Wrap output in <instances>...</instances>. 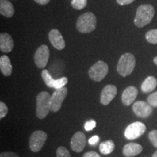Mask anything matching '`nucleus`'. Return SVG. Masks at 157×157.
<instances>
[{"mask_svg":"<svg viewBox=\"0 0 157 157\" xmlns=\"http://www.w3.org/2000/svg\"><path fill=\"white\" fill-rule=\"evenodd\" d=\"M155 15L154 7L151 5H142L137 7L134 23L138 28L146 26L151 22Z\"/></svg>","mask_w":157,"mask_h":157,"instance_id":"1","label":"nucleus"},{"mask_svg":"<svg viewBox=\"0 0 157 157\" xmlns=\"http://www.w3.org/2000/svg\"><path fill=\"white\" fill-rule=\"evenodd\" d=\"M135 63L136 60L135 56L132 53L127 52L123 54L118 61L117 72L119 75L123 77H126L132 73L135 67Z\"/></svg>","mask_w":157,"mask_h":157,"instance_id":"2","label":"nucleus"},{"mask_svg":"<svg viewBox=\"0 0 157 157\" xmlns=\"http://www.w3.org/2000/svg\"><path fill=\"white\" fill-rule=\"evenodd\" d=\"M97 19L93 13H85L78 17L76 21V29L82 34H88L95 30Z\"/></svg>","mask_w":157,"mask_h":157,"instance_id":"3","label":"nucleus"},{"mask_svg":"<svg viewBox=\"0 0 157 157\" xmlns=\"http://www.w3.org/2000/svg\"><path fill=\"white\" fill-rule=\"evenodd\" d=\"M50 98L48 92H41L36 96V117L40 119H44L50 111Z\"/></svg>","mask_w":157,"mask_h":157,"instance_id":"4","label":"nucleus"},{"mask_svg":"<svg viewBox=\"0 0 157 157\" xmlns=\"http://www.w3.org/2000/svg\"><path fill=\"white\" fill-rule=\"evenodd\" d=\"M109 72V66L105 62L99 60L90 67L88 74L90 78L95 82H101L106 76Z\"/></svg>","mask_w":157,"mask_h":157,"instance_id":"5","label":"nucleus"},{"mask_svg":"<svg viewBox=\"0 0 157 157\" xmlns=\"http://www.w3.org/2000/svg\"><path fill=\"white\" fill-rule=\"evenodd\" d=\"M47 138L48 135L44 131L37 130L33 132L29 139V147L31 151L39 152L44 146Z\"/></svg>","mask_w":157,"mask_h":157,"instance_id":"6","label":"nucleus"},{"mask_svg":"<svg viewBox=\"0 0 157 157\" xmlns=\"http://www.w3.org/2000/svg\"><path fill=\"white\" fill-rule=\"evenodd\" d=\"M68 93L66 87H62L60 89L55 90L50 98V111L52 112H58L62 106L63 102Z\"/></svg>","mask_w":157,"mask_h":157,"instance_id":"7","label":"nucleus"},{"mask_svg":"<svg viewBox=\"0 0 157 157\" xmlns=\"http://www.w3.org/2000/svg\"><path fill=\"white\" fill-rule=\"evenodd\" d=\"M146 127L143 122L135 121L127 126L124 130V136L127 140H135L146 132Z\"/></svg>","mask_w":157,"mask_h":157,"instance_id":"8","label":"nucleus"},{"mask_svg":"<svg viewBox=\"0 0 157 157\" xmlns=\"http://www.w3.org/2000/svg\"><path fill=\"white\" fill-rule=\"evenodd\" d=\"M50 58V50L45 44L41 45L35 52L34 60L36 66L39 68H44Z\"/></svg>","mask_w":157,"mask_h":157,"instance_id":"9","label":"nucleus"},{"mask_svg":"<svg viewBox=\"0 0 157 157\" xmlns=\"http://www.w3.org/2000/svg\"><path fill=\"white\" fill-rule=\"evenodd\" d=\"M132 110L135 114L141 118H147L152 113V106L144 101H137L133 104Z\"/></svg>","mask_w":157,"mask_h":157,"instance_id":"10","label":"nucleus"},{"mask_svg":"<svg viewBox=\"0 0 157 157\" xmlns=\"http://www.w3.org/2000/svg\"><path fill=\"white\" fill-rule=\"evenodd\" d=\"M86 146V137L84 132L78 131L76 132L71 140V148L74 151L82 152Z\"/></svg>","mask_w":157,"mask_h":157,"instance_id":"11","label":"nucleus"},{"mask_svg":"<svg viewBox=\"0 0 157 157\" xmlns=\"http://www.w3.org/2000/svg\"><path fill=\"white\" fill-rule=\"evenodd\" d=\"M117 93V88L113 84H108L103 88L101 94V103L107 105L112 101Z\"/></svg>","mask_w":157,"mask_h":157,"instance_id":"12","label":"nucleus"},{"mask_svg":"<svg viewBox=\"0 0 157 157\" xmlns=\"http://www.w3.org/2000/svg\"><path fill=\"white\" fill-rule=\"evenodd\" d=\"M49 39L55 48L58 50H63L66 47V42L61 33L58 29H52L49 33Z\"/></svg>","mask_w":157,"mask_h":157,"instance_id":"13","label":"nucleus"},{"mask_svg":"<svg viewBox=\"0 0 157 157\" xmlns=\"http://www.w3.org/2000/svg\"><path fill=\"white\" fill-rule=\"evenodd\" d=\"M138 91L137 88L133 86H129L124 90L121 95V101L125 105H131L135 101V98H137Z\"/></svg>","mask_w":157,"mask_h":157,"instance_id":"14","label":"nucleus"},{"mask_svg":"<svg viewBox=\"0 0 157 157\" xmlns=\"http://www.w3.org/2000/svg\"><path fill=\"white\" fill-rule=\"evenodd\" d=\"M14 48V42L12 36L7 33L0 34V50L2 52H10Z\"/></svg>","mask_w":157,"mask_h":157,"instance_id":"15","label":"nucleus"},{"mask_svg":"<svg viewBox=\"0 0 157 157\" xmlns=\"http://www.w3.org/2000/svg\"><path fill=\"white\" fill-rule=\"evenodd\" d=\"M143 151V147L138 143H129L123 147V154L126 157H133Z\"/></svg>","mask_w":157,"mask_h":157,"instance_id":"16","label":"nucleus"},{"mask_svg":"<svg viewBox=\"0 0 157 157\" xmlns=\"http://www.w3.org/2000/svg\"><path fill=\"white\" fill-rule=\"evenodd\" d=\"M0 13L6 17H11L15 13V9L9 0H0Z\"/></svg>","mask_w":157,"mask_h":157,"instance_id":"17","label":"nucleus"},{"mask_svg":"<svg viewBox=\"0 0 157 157\" xmlns=\"http://www.w3.org/2000/svg\"><path fill=\"white\" fill-rule=\"evenodd\" d=\"M0 69L2 73L6 76H9L13 72V66H12L10 60L7 56H2L0 58Z\"/></svg>","mask_w":157,"mask_h":157,"instance_id":"18","label":"nucleus"},{"mask_svg":"<svg viewBox=\"0 0 157 157\" xmlns=\"http://www.w3.org/2000/svg\"><path fill=\"white\" fill-rule=\"evenodd\" d=\"M157 86L156 78L153 76H149L143 81L141 85V90L145 93H151Z\"/></svg>","mask_w":157,"mask_h":157,"instance_id":"19","label":"nucleus"},{"mask_svg":"<svg viewBox=\"0 0 157 157\" xmlns=\"http://www.w3.org/2000/svg\"><path fill=\"white\" fill-rule=\"evenodd\" d=\"M99 148L102 154L107 155L113 151L115 148V144L112 140L104 141L100 144Z\"/></svg>","mask_w":157,"mask_h":157,"instance_id":"20","label":"nucleus"},{"mask_svg":"<svg viewBox=\"0 0 157 157\" xmlns=\"http://www.w3.org/2000/svg\"><path fill=\"white\" fill-rule=\"evenodd\" d=\"M42 77L44 82L50 88H54V83L56 79H54L52 78V76H51L50 72L48 70L44 69L42 71Z\"/></svg>","mask_w":157,"mask_h":157,"instance_id":"21","label":"nucleus"},{"mask_svg":"<svg viewBox=\"0 0 157 157\" xmlns=\"http://www.w3.org/2000/svg\"><path fill=\"white\" fill-rule=\"evenodd\" d=\"M146 39L151 44H157V29L148 31L146 34Z\"/></svg>","mask_w":157,"mask_h":157,"instance_id":"22","label":"nucleus"},{"mask_svg":"<svg viewBox=\"0 0 157 157\" xmlns=\"http://www.w3.org/2000/svg\"><path fill=\"white\" fill-rule=\"evenodd\" d=\"M87 0H71V6L76 10H82L87 6Z\"/></svg>","mask_w":157,"mask_h":157,"instance_id":"23","label":"nucleus"},{"mask_svg":"<svg viewBox=\"0 0 157 157\" xmlns=\"http://www.w3.org/2000/svg\"><path fill=\"white\" fill-rule=\"evenodd\" d=\"M68 83V78L67 77H61L58 79H56L54 83V88L56 90L60 89V88L64 87Z\"/></svg>","mask_w":157,"mask_h":157,"instance_id":"24","label":"nucleus"},{"mask_svg":"<svg viewBox=\"0 0 157 157\" xmlns=\"http://www.w3.org/2000/svg\"><path fill=\"white\" fill-rule=\"evenodd\" d=\"M57 157H71V154L63 146H60L57 149Z\"/></svg>","mask_w":157,"mask_h":157,"instance_id":"25","label":"nucleus"},{"mask_svg":"<svg viewBox=\"0 0 157 157\" xmlns=\"http://www.w3.org/2000/svg\"><path fill=\"white\" fill-rule=\"evenodd\" d=\"M147 101L152 107H157V91L151 94L147 98Z\"/></svg>","mask_w":157,"mask_h":157,"instance_id":"26","label":"nucleus"},{"mask_svg":"<svg viewBox=\"0 0 157 157\" xmlns=\"http://www.w3.org/2000/svg\"><path fill=\"white\" fill-rule=\"evenodd\" d=\"M149 140H151V142L153 144L155 148H157V130L156 129H154L151 130L148 134Z\"/></svg>","mask_w":157,"mask_h":157,"instance_id":"27","label":"nucleus"},{"mask_svg":"<svg viewBox=\"0 0 157 157\" xmlns=\"http://www.w3.org/2000/svg\"><path fill=\"white\" fill-rule=\"evenodd\" d=\"M8 113V108L2 101L0 102V119H3Z\"/></svg>","mask_w":157,"mask_h":157,"instance_id":"28","label":"nucleus"},{"mask_svg":"<svg viewBox=\"0 0 157 157\" xmlns=\"http://www.w3.org/2000/svg\"><path fill=\"white\" fill-rule=\"evenodd\" d=\"M96 127V121L95 120H89L84 124V129L86 131H91Z\"/></svg>","mask_w":157,"mask_h":157,"instance_id":"29","label":"nucleus"},{"mask_svg":"<svg viewBox=\"0 0 157 157\" xmlns=\"http://www.w3.org/2000/svg\"><path fill=\"white\" fill-rule=\"evenodd\" d=\"M88 142H89L90 145H91V146H95L99 142V137L98 135H94V136L90 137Z\"/></svg>","mask_w":157,"mask_h":157,"instance_id":"30","label":"nucleus"},{"mask_svg":"<svg viewBox=\"0 0 157 157\" xmlns=\"http://www.w3.org/2000/svg\"><path fill=\"white\" fill-rule=\"evenodd\" d=\"M0 157H19V156L13 152H2L0 154Z\"/></svg>","mask_w":157,"mask_h":157,"instance_id":"31","label":"nucleus"},{"mask_svg":"<svg viewBox=\"0 0 157 157\" xmlns=\"http://www.w3.org/2000/svg\"><path fill=\"white\" fill-rule=\"evenodd\" d=\"M135 0H117V3L119 5H127L132 3Z\"/></svg>","mask_w":157,"mask_h":157,"instance_id":"32","label":"nucleus"},{"mask_svg":"<svg viewBox=\"0 0 157 157\" xmlns=\"http://www.w3.org/2000/svg\"><path fill=\"white\" fill-rule=\"evenodd\" d=\"M83 157H101V156L95 151H90L85 153Z\"/></svg>","mask_w":157,"mask_h":157,"instance_id":"33","label":"nucleus"},{"mask_svg":"<svg viewBox=\"0 0 157 157\" xmlns=\"http://www.w3.org/2000/svg\"><path fill=\"white\" fill-rule=\"evenodd\" d=\"M35 2H36V3L39 4V5H47V4H48L50 2V0H34Z\"/></svg>","mask_w":157,"mask_h":157,"instance_id":"34","label":"nucleus"},{"mask_svg":"<svg viewBox=\"0 0 157 157\" xmlns=\"http://www.w3.org/2000/svg\"><path fill=\"white\" fill-rule=\"evenodd\" d=\"M154 63L156 64V66H157V56L155 57V58H154Z\"/></svg>","mask_w":157,"mask_h":157,"instance_id":"35","label":"nucleus"},{"mask_svg":"<svg viewBox=\"0 0 157 157\" xmlns=\"http://www.w3.org/2000/svg\"><path fill=\"white\" fill-rule=\"evenodd\" d=\"M152 157H157V151H155L154 154H153Z\"/></svg>","mask_w":157,"mask_h":157,"instance_id":"36","label":"nucleus"}]
</instances>
